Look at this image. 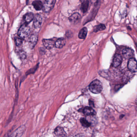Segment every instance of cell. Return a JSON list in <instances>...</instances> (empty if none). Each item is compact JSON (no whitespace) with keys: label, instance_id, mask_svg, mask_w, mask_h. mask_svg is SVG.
Listing matches in <instances>:
<instances>
[{"label":"cell","instance_id":"cell-22","mask_svg":"<svg viewBox=\"0 0 137 137\" xmlns=\"http://www.w3.org/2000/svg\"><path fill=\"white\" fill-rule=\"evenodd\" d=\"M81 0V2H83V1H84V0Z\"/></svg>","mask_w":137,"mask_h":137},{"label":"cell","instance_id":"cell-8","mask_svg":"<svg viewBox=\"0 0 137 137\" xmlns=\"http://www.w3.org/2000/svg\"><path fill=\"white\" fill-rule=\"evenodd\" d=\"M122 57L120 54H115L113 59L112 65L114 67L119 66L121 64L122 62Z\"/></svg>","mask_w":137,"mask_h":137},{"label":"cell","instance_id":"cell-11","mask_svg":"<svg viewBox=\"0 0 137 137\" xmlns=\"http://www.w3.org/2000/svg\"><path fill=\"white\" fill-rule=\"evenodd\" d=\"M66 40L64 38L58 39L55 43V46L57 48L61 49L66 44Z\"/></svg>","mask_w":137,"mask_h":137},{"label":"cell","instance_id":"cell-9","mask_svg":"<svg viewBox=\"0 0 137 137\" xmlns=\"http://www.w3.org/2000/svg\"><path fill=\"white\" fill-rule=\"evenodd\" d=\"M33 26L35 28H38L40 27L42 22V16L39 14H36L34 17Z\"/></svg>","mask_w":137,"mask_h":137},{"label":"cell","instance_id":"cell-20","mask_svg":"<svg viewBox=\"0 0 137 137\" xmlns=\"http://www.w3.org/2000/svg\"><path fill=\"white\" fill-rule=\"evenodd\" d=\"M15 41H16L17 46H19L22 44L23 40V39L21 38H17L15 39Z\"/></svg>","mask_w":137,"mask_h":137},{"label":"cell","instance_id":"cell-21","mask_svg":"<svg viewBox=\"0 0 137 137\" xmlns=\"http://www.w3.org/2000/svg\"><path fill=\"white\" fill-rule=\"evenodd\" d=\"M19 55L21 58L23 59H25L26 57V54L25 52L24 51H21L19 52Z\"/></svg>","mask_w":137,"mask_h":137},{"label":"cell","instance_id":"cell-3","mask_svg":"<svg viewBox=\"0 0 137 137\" xmlns=\"http://www.w3.org/2000/svg\"><path fill=\"white\" fill-rule=\"evenodd\" d=\"M55 2L56 0H46L43 7L44 12L48 13L51 11L55 5Z\"/></svg>","mask_w":137,"mask_h":137},{"label":"cell","instance_id":"cell-4","mask_svg":"<svg viewBox=\"0 0 137 137\" xmlns=\"http://www.w3.org/2000/svg\"><path fill=\"white\" fill-rule=\"evenodd\" d=\"M128 68L130 72L135 73L137 72V62L135 58L132 57L129 60L128 65Z\"/></svg>","mask_w":137,"mask_h":137},{"label":"cell","instance_id":"cell-2","mask_svg":"<svg viewBox=\"0 0 137 137\" xmlns=\"http://www.w3.org/2000/svg\"><path fill=\"white\" fill-rule=\"evenodd\" d=\"M30 27L27 24H24L21 26L18 31V34L21 38L25 39L30 34Z\"/></svg>","mask_w":137,"mask_h":137},{"label":"cell","instance_id":"cell-19","mask_svg":"<svg viewBox=\"0 0 137 137\" xmlns=\"http://www.w3.org/2000/svg\"><path fill=\"white\" fill-rule=\"evenodd\" d=\"M80 121L82 126L84 128H89L91 125V123L88 122L85 118H81L80 120Z\"/></svg>","mask_w":137,"mask_h":137},{"label":"cell","instance_id":"cell-6","mask_svg":"<svg viewBox=\"0 0 137 137\" xmlns=\"http://www.w3.org/2000/svg\"><path fill=\"white\" fill-rule=\"evenodd\" d=\"M69 19V21L71 23L76 24L80 22L81 19V16L79 13H75L70 17Z\"/></svg>","mask_w":137,"mask_h":137},{"label":"cell","instance_id":"cell-12","mask_svg":"<svg viewBox=\"0 0 137 137\" xmlns=\"http://www.w3.org/2000/svg\"><path fill=\"white\" fill-rule=\"evenodd\" d=\"M34 15L32 13H28L26 14L24 17V20L25 24H29L34 19Z\"/></svg>","mask_w":137,"mask_h":137},{"label":"cell","instance_id":"cell-1","mask_svg":"<svg viewBox=\"0 0 137 137\" xmlns=\"http://www.w3.org/2000/svg\"><path fill=\"white\" fill-rule=\"evenodd\" d=\"M89 89L90 91L93 93L96 94L100 93L103 90L102 83L99 80H94L91 82L89 86Z\"/></svg>","mask_w":137,"mask_h":137},{"label":"cell","instance_id":"cell-17","mask_svg":"<svg viewBox=\"0 0 137 137\" xmlns=\"http://www.w3.org/2000/svg\"><path fill=\"white\" fill-rule=\"evenodd\" d=\"M88 30L87 28L84 27L82 28L79 33V37L81 39H84L87 35Z\"/></svg>","mask_w":137,"mask_h":137},{"label":"cell","instance_id":"cell-7","mask_svg":"<svg viewBox=\"0 0 137 137\" xmlns=\"http://www.w3.org/2000/svg\"><path fill=\"white\" fill-rule=\"evenodd\" d=\"M42 42L44 47L48 50L52 49L55 46V42L53 39H44Z\"/></svg>","mask_w":137,"mask_h":137},{"label":"cell","instance_id":"cell-10","mask_svg":"<svg viewBox=\"0 0 137 137\" xmlns=\"http://www.w3.org/2000/svg\"><path fill=\"white\" fill-rule=\"evenodd\" d=\"M83 113L88 116H94L96 114V112L93 109L90 107H86L83 110Z\"/></svg>","mask_w":137,"mask_h":137},{"label":"cell","instance_id":"cell-18","mask_svg":"<svg viewBox=\"0 0 137 137\" xmlns=\"http://www.w3.org/2000/svg\"><path fill=\"white\" fill-rule=\"evenodd\" d=\"M105 28H106V27L105 26V25L103 24H100L97 26H95V27H94L93 31L96 33L98 31H103L105 29Z\"/></svg>","mask_w":137,"mask_h":137},{"label":"cell","instance_id":"cell-14","mask_svg":"<svg viewBox=\"0 0 137 137\" xmlns=\"http://www.w3.org/2000/svg\"><path fill=\"white\" fill-rule=\"evenodd\" d=\"M89 2L88 0H85L82 2V4L81 5V9L82 12L85 13L87 12L89 8Z\"/></svg>","mask_w":137,"mask_h":137},{"label":"cell","instance_id":"cell-5","mask_svg":"<svg viewBox=\"0 0 137 137\" xmlns=\"http://www.w3.org/2000/svg\"><path fill=\"white\" fill-rule=\"evenodd\" d=\"M123 57L126 59H130L133 57L134 54V50L130 48H126L122 51Z\"/></svg>","mask_w":137,"mask_h":137},{"label":"cell","instance_id":"cell-15","mask_svg":"<svg viewBox=\"0 0 137 137\" xmlns=\"http://www.w3.org/2000/svg\"><path fill=\"white\" fill-rule=\"evenodd\" d=\"M38 38L37 35H33L30 36L29 39V45L32 48L35 46L37 42Z\"/></svg>","mask_w":137,"mask_h":137},{"label":"cell","instance_id":"cell-16","mask_svg":"<svg viewBox=\"0 0 137 137\" xmlns=\"http://www.w3.org/2000/svg\"><path fill=\"white\" fill-rule=\"evenodd\" d=\"M32 5L34 7V9L37 11H40L42 9L43 7V4L40 0H35L33 2Z\"/></svg>","mask_w":137,"mask_h":137},{"label":"cell","instance_id":"cell-13","mask_svg":"<svg viewBox=\"0 0 137 137\" xmlns=\"http://www.w3.org/2000/svg\"><path fill=\"white\" fill-rule=\"evenodd\" d=\"M54 134L56 136L60 137L66 136V134L64 130V129L61 127H57L54 131Z\"/></svg>","mask_w":137,"mask_h":137}]
</instances>
